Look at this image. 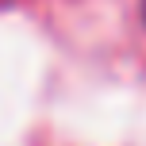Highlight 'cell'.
I'll use <instances>...</instances> for the list:
<instances>
[{
	"label": "cell",
	"mask_w": 146,
	"mask_h": 146,
	"mask_svg": "<svg viewBox=\"0 0 146 146\" xmlns=\"http://www.w3.org/2000/svg\"><path fill=\"white\" fill-rule=\"evenodd\" d=\"M142 19H146V0H142Z\"/></svg>",
	"instance_id": "6da1fadb"
}]
</instances>
